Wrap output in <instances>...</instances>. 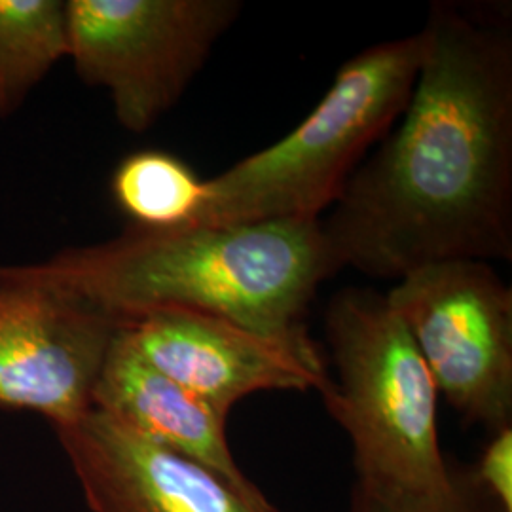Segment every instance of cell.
Wrapping results in <instances>:
<instances>
[{"mask_svg":"<svg viewBox=\"0 0 512 512\" xmlns=\"http://www.w3.org/2000/svg\"><path fill=\"white\" fill-rule=\"evenodd\" d=\"M437 391L467 425L512 427V291L488 262L442 260L385 294Z\"/></svg>","mask_w":512,"mask_h":512,"instance_id":"6","label":"cell"},{"mask_svg":"<svg viewBox=\"0 0 512 512\" xmlns=\"http://www.w3.org/2000/svg\"><path fill=\"white\" fill-rule=\"evenodd\" d=\"M241 12L236 0H67L74 73L145 133L173 109Z\"/></svg>","mask_w":512,"mask_h":512,"instance_id":"5","label":"cell"},{"mask_svg":"<svg viewBox=\"0 0 512 512\" xmlns=\"http://www.w3.org/2000/svg\"><path fill=\"white\" fill-rule=\"evenodd\" d=\"M120 327L78 302L0 283V406L52 427L82 418Z\"/></svg>","mask_w":512,"mask_h":512,"instance_id":"8","label":"cell"},{"mask_svg":"<svg viewBox=\"0 0 512 512\" xmlns=\"http://www.w3.org/2000/svg\"><path fill=\"white\" fill-rule=\"evenodd\" d=\"M129 344L173 382L222 416L262 391H319L329 380L321 351L308 336L283 338L192 313L156 311L122 325Z\"/></svg>","mask_w":512,"mask_h":512,"instance_id":"7","label":"cell"},{"mask_svg":"<svg viewBox=\"0 0 512 512\" xmlns=\"http://www.w3.org/2000/svg\"><path fill=\"white\" fill-rule=\"evenodd\" d=\"M473 469L478 486L503 512H512V427L490 435Z\"/></svg>","mask_w":512,"mask_h":512,"instance_id":"14","label":"cell"},{"mask_svg":"<svg viewBox=\"0 0 512 512\" xmlns=\"http://www.w3.org/2000/svg\"><path fill=\"white\" fill-rule=\"evenodd\" d=\"M67 54V2L0 0V118L16 114Z\"/></svg>","mask_w":512,"mask_h":512,"instance_id":"12","label":"cell"},{"mask_svg":"<svg viewBox=\"0 0 512 512\" xmlns=\"http://www.w3.org/2000/svg\"><path fill=\"white\" fill-rule=\"evenodd\" d=\"M349 512H503L476 482L471 467L452 465L450 482L439 490L408 492L355 480Z\"/></svg>","mask_w":512,"mask_h":512,"instance_id":"13","label":"cell"},{"mask_svg":"<svg viewBox=\"0 0 512 512\" xmlns=\"http://www.w3.org/2000/svg\"><path fill=\"white\" fill-rule=\"evenodd\" d=\"M110 194L128 226L173 230L196 226L207 198L202 179L183 158L165 150H139L116 165Z\"/></svg>","mask_w":512,"mask_h":512,"instance_id":"11","label":"cell"},{"mask_svg":"<svg viewBox=\"0 0 512 512\" xmlns=\"http://www.w3.org/2000/svg\"><path fill=\"white\" fill-rule=\"evenodd\" d=\"M420 33L346 61L315 109L283 139L207 179L196 226L321 220L401 116L420 71Z\"/></svg>","mask_w":512,"mask_h":512,"instance_id":"3","label":"cell"},{"mask_svg":"<svg viewBox=\"0 0 512 512\" xmlns=\"http://www.w3.org/2000/svg\"><path fill=\"white\" fill-rule=\"evenodd\" d=\"M93 410L143 439L222 476L245 494H262L239 467L226 437V416L173 382L129 344L122 327L93 389Z\"/></svg>","mask_w":512,"mask_h":512,"instance_id":"10","label":"cell"},{"mask_svg":"<svg viewBox=\"0 0 512 512\" xmlns=\"http://www.w3.org/2000/svg\"><path fill=\"white\" fill-rule=\"evenodd\" d=\"M325 327L336 378L317 393L348 435L357 480L408 492L446 486L452 463L440 448L439 391L385 294H334Z\"/></svg>","mask_w":512,"mask_h":512,"instance_id":"4","label":"cell"},{"mask_svg":"<svg viewBox=\"0 0 512 512\" xmlns=\"http://www.w3.org/2000/svg\"><path fill=\"white\" fill-rule=\"evenodd\" d=\"M54 431L92 512H279L99 410Z\"/></svg>","mask_w":512,"mask_h":512,"instance_id":"9","label":"cell"},{"mask_svg":"<svg viewBox=\"0 0 512 512\" xmlns=\"http://www.w3.org/2000/svg\"><path fill=\"white\" fill-rule=\"evenodd\" d=\"M420 35L406 107L319 220L338 270L512 260L511 21L433 2Z\"/></svg>","mask_w":512,"mask_h":512,"instance_id":"1","label":"cell"},{"mask_svg":"<svg viewBox=\"0 0 512 512\" xmlns=\"http://www.w3.org/2000/svg\"><path fill=\"white\" fill-rule=\"evenodd\" d=\"M338 272L319 220L147 230L0 266V283L78 302L120 325L156 311L213 315L272 336H308L304 315Z\"/></svg>","mask_w":512,"mask_h":512,"instance_id":"2","label":"cell"}]
</instances>
